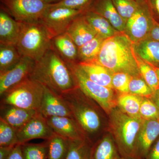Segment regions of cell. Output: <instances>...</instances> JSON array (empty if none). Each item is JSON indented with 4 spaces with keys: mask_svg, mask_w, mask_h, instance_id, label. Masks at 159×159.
I'll use <instances>...</instances> for the list:
<instances>
[{
    "mask_svg": "<svg viewBox=\"0 0 159 159\" xmlns=\"http://www.w3.org/2000/svg\"><path fill=\"white\" fill-rule=\"evenodd\" d=\"M61 96L86 139L93 145L98 140L102 128V115L99 110L102 108L78 86Z\"/></svg>",
    "mask_w": 159,
    "mask_h": 159,
    "instance_id": "obj_1",
    "label": "cell"
},
{
    "mask_svg": "<svg viewBox=\"0 0 159 159\" xmlns=\"http://www.w3.org/2000/svg\"><path fill=\"white\" fill-rule=\"evenodd\" d=\"M31 77L59 95L77 86L68 66L52 46L35 61Z\"/></svg>",
    "mask_w": 159,
    "mask_h": 159,
    "instance_id": "obj_2",
    "label": "cell"
},
{
    "mask_svg": "<svg viewBox=\"0 0 159 159\" xmlns=\"http://www.w3.org/2000/svg\"><path fill=\"white\" fill-rule=\"evenodd\" d=\"M133 45L124 32H119L104 40L96 61L113 73L141 76Z\"/></svg>",
    "mask_w": 159,
    "mask_h": 159,
    "instance_id": "obj_3",
    "label": "cell"
},
{
    "mask_svg": "<svg viewBox=\"0 0 159 159\" xmlns=\"http://www.w3.org/2000/svg\"><path fill=\"white\" fill-rule=\"evenodd\" d=\"M109 115V129L123 159H136L137 142L145 120L124 113L117 107Z\"/></svg>",
    "mask_w": 159,
    "mask_h": 159,
    "instance_id": "obj_4",
    "label": "cell"
},
{
    "mask_svg": "<svg viewBox=\"0 0 159 159\" xmlns=\"http://www.w3.org/2000/svg\"><path fill=\"white\" fill-rule=\"evenodd\" d=\"M16 47L22 57L37 61L51 47L52 38L41 20L21 23Z\"/></svg>",
    "mask_w": 159,
    "mask_h": 159,
    "instance_id": "obj_5",
    "label": "cell"
},
{
    "mask_svg": "<svg viewBox=\"0 0 159 159\" xmlns=\"http://www.w3.org/2000/svg\"><path fill=\"white\" fill-rule=\"evenodd\" d=\"M43 86L30 77L5 92L1 97V105L14 106L26 109L39 110Z\"/></svg>",
    "mask_w": 159,
    "mask_h": 159,
    "instance_id": "obj_6",
    "label": "cell"
},
{
    "mask_svg": "<svg viewBox=\"0 0 159 159\" xmlns=\"http://www.w3.org/2000/svg\"><path fill=\"white\" fill-rule=\"evenodd\" d=\"M78 88L93 99L106 113L109 114L117 107V97L113 89L99 85L91 80L77 62H66Z\"/></svg>",
    "mask_w": 159,
    "mask_h": 159,
    "instance_id": "obj_7",
    "label": "cell"
},
{
    "mask_svg": "<svg viewBox=\"0 0 159 159\" xmlns=\"http://www.w3.org/2000/svg\"><path fill=\"white\" fill-rule=\"evenodd\" d=\"M1 8L20 23L39 20L49 8L44 0H0Z\"/></svg>",
    "mask_w": 159,
    "mask_h": 159,
    "instance_id": "obj_8",
    "label": "cell"
},
{
    "mask_svg": "<svg viewBox=\"0 0 159 159\" xmlns=\"http://www.w3.org/2000/svg\"><path fill=\"white\" fill-rule=\"evenodd\" d=\"M137 10L127 20L124 33L133 43L148 37L156 20L145 0H138Z\"/></svg>",
    "mask_w": 159,
    "mask_h": 159,
    "instance_id": "obj_9",
    "label": "cell"
},
{
    "mask_svg": "<svg viewBox=\"0 0 159 159\" xmlns=\"http://www.w3.org/2000/svg\"><path fill=\"white\" fill-rule=\"evenodd\" d=\"M84 12L64 7L49 6L41 20L53 39L66 32L74 19Z\"/></svg>",
    "mask_w": 159,
    "mask_h": 159,
    "instance_id": "obj_10",
    "label": "cell"
},
{
    "mask_svg": "<svg viewBox=\"0 0 159 159\" xmlns=\"http://www.w3.org/2000/svg\"><path fill=\"white\" fill-rule=\"evenodd\" d=\"M35 61L22 57L15 66L0 74V96L15 86L31 77Z\"/></svg>",
    "mask_w": 159,
    "mask_h": 159,
    "instance_id": "obj_11",
    "label": "cell"
},
{
    "mask_svg": "<svg viewBox=\"0 0 159 159\" xmlns=\"http://www.w3.org/2000/svg\"><path fill=\"white\" fill-rule=\"evenodd\" d=\"M20 144L27 143L31 140L43 139L47 140L54 134L47 120L40 113L20 128L16 129Z\"/></svg>",
    "mask_w": 159,
    "mask_h": 159,
    "instance_id": "obj_12",
    "label": "cell"
},
{
    "mask_svg": "<svg viewBox=\"0 0 159 159\" xmlns=\"http://www.w3.org/2000/svg\"><path fill=\"white\" fill-rule=\"evenodd\" d=\"M43 93L39 112L45 118L52 117H72L64 99L51 89L43 85Z\"/></svg>",
    "mask_w": 159,
    "mask_h": 159,
    "instance_id": "obj_13",
    "label": "cell"
},
{
    "mask_svg": "<svg viewBox=\"0 0 159 159\" xmlns=\"http://www.w3.org/2000/svg\"><path fill=\"white\" fill-rule=\"evenodd\" d=\"M46 119L54 133L69 140H87L82 131L72 117H52Z\"/></svg>",
    "mask_w": 159,
    "mask_h": 159,
    "instance_id": "obj_14",
    "label": "cell"
},
{
    "mask_svg": "<svg viewBox=\"0 0 159 159\" xmlns=\"http://www.w3.org/2000/svg\"><path fill=\"white\" fill-rule=\"evenodd\" d=\"M159 137V120H145L138 137L136 159H145Z\"/></svg>",
    "mask_w": 159,
    "mask_h": 159,
    "instance_id": "obj_15",
    "label": "cell"
},
{
    "mask_svg": "<svg viewBox=\"0 0 159 159\" xmlns=\"http://www.w3.org/2000/svg\"><path fill=\"white\" fill-rule=\"evenodd\" d=\"M88 9L105 18L117 31L124 32L126 21L118 13L112 0H93Z\"/></svg>",
    "mask_w": 159,
    "mask_h": 159,
    "instance_id": "obj_16",
    "label": "cell"
},
{
    "mask_svg": "<svg viewBox=\"0 0 159 159\" xmlns=\"http://www.w3.org/2000/svg\"><path fill=\"white\" fill-rule=\"evenodd\" d=\"M0 119L17 129L25 125L39 113L34 110L26 109L10 105H1Z\"/></svg>",
    "mask_w": 159,
    "mask_h": 159,
    "instance_id": "obj_17",
    "label": "cell"
},
{
    "mask_svg": "<svg viewBox=\"0 0 159 159\" xmlns=\"http://www.w3.org/2000/svg\"><path fill=\"white\" fill-rule=\"evenodd\" d=\"M21 23L4 9L0 10V44L16 45L21 31Z\"/></svg>",
    "mask_w": 159,
    "mask_h": 159,
    "instance_id": "obj_18",
    "label": "cell"
},
{
    "mask_svg": "<svg viewBox=\"0 0 159 159\" xmlns=\"http://www.w3.org/2000/svg\"><path fill=\"white\" fill-rule=\"evenodd\" d=\"M66 32L78 48L97 34L85 20L83 13L74 19Z\"/></svg>",
    "mask_w": 159,
    "mask_h": 159,
    "instance_id": "obj_19",
    "label": "cell"
},
{
    "mask_svg": "<svg viewBox=\"0 0 159 159\" xmlns=\"http://www.w3.org/2000/svg\"><path fill=\"white\" fill-rule=\"evenodd\" d=\"M92 159H123L111 134H106L92 145Z\"/></svg>",
    "mask_w": 159,
    "mask_h": 159,
    "instance_id": "obj_20",
    "label": "cell"
},
{
    "mask_svg": "<svg viewBox=\"0 0 159 159\" xmlns=\"http://www.w3.org/2000/svg\"><path fill=\"white\" fill-rule=\"evenodd\" d=\"M51 46L66 62L78 63V47L66 32L53 38Z\"/></svg>",
    "mask_w": 159,
    "mask_h": 159,
    "instance_id": "obj_21",
    "label": "cell"
},
{
    "mask_svg": "<svg viewBox=\"0 0 159 159\" xmlns=\"http://www.w3.org/2000/svg\"><path fill=\"white\" fill-rule=\"evenodd\" d=\"M77 63L91 80L99 85L113 89L112 78L114 73L96 61Z\"/></svg>",
    "mask_w": 159,
    "mask_h": 159,
    "instance_id": "obj_22",
    "label": "cell"
},
{
    "mask_svg": "<svg viewBox=\"0 0 159 159\" xmlns=\"http://www.w3.org/2000/svg\"><path fill=\"white\" fill-rule=\"evenodd\" d=\"M133 46L137 57L159 68V41L147 38L134 43Z\"/></svg>",
    "mask_w": 159,
    "mask_h": 159,
    "instance_id": "obj_23",
    "label": "cell"
},
{
    "mask_svg": "<svg viewBox=\"0 0 159 159\" xmlns=\"http://www.w3.org/2000/svg\"><path fill=\"white\" fill-rule=\"evenodd\" d=\"M85 20L98 35L107 39L119 33L105 18L91 10L83 12Z\"/></svg>",
    "mask_w": 159,
    "mask_h": 159,
    "instance_id": "obj_24",
    "label": "cell"
},
{
    "mask_svg": "<svg viewBox=\"0 0 159 159\" xmlns=\"http://www.w3.org/2000/svg\"><path fill=\"white\" fill-rule=\"evenodd\" d=\"M105 39L97 34L93 39L78 48V63L96 61Z\"/></svg>",
    "mask_w": 159,
    "mask_h": 159,
    "instance_id": "obj_25",
    "label": "cell"
},
{
    "mask_svg": "<svg viewBox=\"0 0 159 159\" xmlns=\"http://www.w3.org/2000/svg\"><path fill=\"white\" fill-rule=\"evenodd\" d=\"M142 99V97L129 93L119 94L117 97V107L129 116L141 118L139 111Z\"/></svg>",
    "mask_w": 159,
    "mask_h": 159,
    "instance_id": "obj_26",
    "label": "cell"
},
{
    "mask_svg": "<svg viewBox=\"0 0 159 159\" xmlns=\"http://www.w3.org/2000/svg\"><path fill=\"white\" fill-rule=\"evenodd\" d=\"M46 141L48 143V159H66L70 140L54 134Z\"/></svg>",
    "mask_w": 159,
    "mask_h": 159,
    "instance_id": "obj_27",
    "label": "cell"
},
{
    "mask_svg": "<svg viewBox=\"0 0 159 159\" xmlns=\"http://www.w3.org/2000/svg\"><path fill=\"white\" fill-rule=\"evenodd\" d=\"M22 57L16 46L0 44V74L12 68Z\"/></svg>",
    "mask_w": 159,
    "mask_h": 159,
    "instance_id": "obj_28",
    "label": "cell"
},
{
    "mask_svg": "<svg viewBox=\"0 0 159 159\" xmlns=\"http://www.w3.org/2000/svg\"><path fill=\"white\" fill-rule=\"evenodd\" d=\"M92 145L87 140H70L66 159H92Z\"/></svg>",
    "mask_w": 159,
    "mask_h": 159,
    "instance_id": "obj_29",
    "label": "cell"
},
{
    "mask_svg": "<svg viewBox=\"0 0 159 159\" xmlns=\"http://www.w3.org/2000/svg\"><path fill=\"white\" fill-rule=\"evenodd\" d=\"M139 73L153 92L159 89V81L155 68L153 66L137 57Z\"/></svg>",
    "mask_w": 159,
    "mask_h": 159,
    "instance_id": "obj_30",
    "label": "cell"
},
{
    "mask_svg": "<svg viewBox=\"0 0 159 159\" xmlns=\"http://www.w3.org/2000/svg\"><path fill=\"white\" fill-rule=\"evenodd\" d=\"M21 145L25 159H48V143L46 140L38 144L27 142Z\"/></svg>",
    "mask_w": 159,
    "mask_h": 159,
    "instance_id": "obj_31",
    "label": "cell"
},
{
    "mask_svg": "<svg viewBox=\"0 0 159 159\" xmlns=\"http://www.w3.org/2000/svg\"><path fill=\"white\" fill-rule=\"evenodd\" d=\"M19 143L16 130L0 119V147L14 146Z\"/></svg>",
    "mask_w": 159,
    "mask_h": 159,
    "instance_id": "obj_32",
    "label": "cell"
},
{
    "mask_svg": "<svg viewBox=\"0 0 159 159\" xmlns=\"http://www.w3.org/2000/svg\"><path fill=\"white\" fill-rule=\"evenodd\" d=\"M129 93L142 97L151 98L154 92L141 76L132 77Z\"/></svg>",
    "mask_w": 159,
    "mask_h": 159,
    "instance_id": "obj_33",
    "label": "cell"
},
{
    "mask_svg": "<svg viewBox=\"0 0 159 159\" xmlns=\"http://www.w3.org/2000/svg\"><path fill=\"white\" fill-rule=\"evenodd\" d=\"M118 13L127 21L131 17L138 6V0H112Z\"/></svg>",
    "mask_w": 159,
    "mask_h": 159,
    "instance_id": "obj_34",
    "label": "cell"
},
{
    "mask_svg": "<svg viewBox=\"0 0 159 159\" xmlns=\"http://www.w3.org/2000/svg\"><path fill=\"white\" fill-rule=\"evenodd\" d=\"M139 113L140 117L143 120L155 119L159 120L158 109L151 98L142 97Z\"/></svg>",
    "mask_w": 159,
    "mask_h": 159,
    "instance_id": "obj_35",
    "label": "cell"
},
{
    "mask_svg": "<svg viewBox=\"0 0 159 159\" xmlns=\"http://www.w3.org/2000/svg\"><path fill=\"white\" fill-rule=\"evenodd\" d=\"M132 76L123 72L115 73L113 74L112 84L119 94L129 93V85Z\"/></svg>",
    "mask_w": 159,
    "mask_h": 159,
    "instance_id": "obj_36",
    "label": "cell"
},
{
    "mask_svg": "<svg viewBox=\"0 0 159 159\" xmlns=\"http://www.w3.org/2000/svg\"><path fill=\"white\" fill-rule=\"evenodd\" d=\"M93 0H62L55 4H49L51 8L64 7L84 11L89 9Z\"/></svg>",
    "mask_w": 159,
    "mask_h": 159,
    "instance_id": "obj_37",
    "label": "cell"
},
{
    "mask_svg": "<svg viewBox=\"0 0 159 159\" xmlns=\"http://www.w3.org/2000/svg\"><path fill=\"white\" fill-rule=\"evenodd\" d=\"M155 20H159V0H145Z\"/></svg>",
    "mask_w": 159,
    "mask_h": 159,
    "instance_id": "obj_38",
    "label": "cell"
},
{
    "mask_svg": "<svg viewBox=\"0 0 159 159\" xmlns=\"http://www.w3.org/2000/svg\"><path fill=\"white\" fill-rule=\"evenodd\" d=\"M145 159H159V137L152 145Z\"/></svg>",
    "mask_w": 159,
    "mask_h": 159,
    "instance_id": "obj_39",
    "label": "cell"
},
{
    "mask_svg": "<svg viewBox=\"0 0 159 159\" xmlns=\"http://www.w3.org/2000/svg\"><path fill=\"white\" fill-rule=\"evenodd\" d=\"M6 159H25L22 150L21 145L18 144L15 145Z\"/></svg>",
    "mask_w": 159,
    "mask_h": 159,
    "instance_id": "obj_40",
    "label": "cell"
},
{
    "mask_svg": "<svg viewBox=\"0 0 159 159\" xmlns=\"http://www.w3.org/2000/svg\"><path fill=\"white\" fill-rule=\"evenodd\" d=\"M147 38L159 41V23L157 21L154 23Z\"/></svg>",
    "mask_w": 159,
    "mask_h": 159,
    "instance_id": "obj_41",
    "label": "cell"
},
{
    "mask_svg": "<svg viewBox=\"0 0 159 159\" xmlns=\"http://www.w3.org/2000/svg\"><path fill=\"white\" fill-rule=\"evenodd\" d=\"M14 146L0 147V159H7Z\"/></svg>",
    "mask_w": 159,
    "mask_h": 159,
    "instance_id": "obj_42",
    "label": "cell"
},
{
    "mask_svg": "<svg viewBox=\"0 0 159 159\" xmlns=\"http://www.w3.org/2000/svg\"><path fill=\"white\" fill-rule=\"evenodd\" d=\"M154 102L155 103L159 111V89L157 90V91L154 92L153 95L152 97L151 98Z\"/></svg>",
    "mask_w": 159,
    "mask_h": 159,
    "instance_id": "obj_43",
    "label": "cell"
},
{
    "mask_svg": "<svg viewBox=\"0 0 159 159\" xmlns=\"http://www.w3.org/2000/svg\"><path fill=\"white\" fill-rule=\"evenodd\" d=\"M46 3L49 4H55L59 2L62 0H44Z\"/></svg>",
    "mask_w": 159,
    "mask_h": 159,
    "instance_id": "obj_44",
    "label": "cell"
},
{
    "mask_svg": "<svg viewBox=\"0 0 159 159\" xmlns=\"http://www.w3.org/2000/svg\"><path fill=\"white\" fill-rule=\"evenodd\" d=\"M155 68L158 77L159 81V68Z\"/></svg>",
    "mask_w": 159,
    "mask_h": 159,
    "instance_id": "obj_45",
    "label": "cell"
}]
</instances>
